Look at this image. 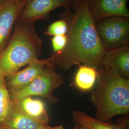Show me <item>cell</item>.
I'll use <instances>...</instances> for the list:
<instances>
[{
  "mask_svg": "<svg viewBox=\"0 0 129 129\" xmlns=\"http://www.w3.org/2000/svg\"><path fill=\"white\" fill-rule=\"evenodd\" d=\"M23 5L24 0H6L0 5V53L9 42Z\"/></svg>",
  "mask_w": 129,
  "mask_h": 129,
  "instance_id": "obj_7",
  "label": "cell"
},
{
  "mask_svg": "<svg viewBox=\"0 0 129 129\" xmlns=\"http://www.w3.org/2000/svg\"><path fill=\"white\" fill-rule=\"evenodd\" d=\"M102 66L113 70L120 76L129 78V45L106 51Z\"/></svg>",
  "mask_w": 129,
  "mask_h": 129,
  "instance_id": "obj_10",
  "label": "cell"
},
{
  "mask_svg": "<svg viewBox=\"0 0 129 129\" xmlns=\"http://www.w3.org/2000/svg\"><path fill=\"white\" fill-rule=\"evenodd\" d=\"M55 67L45 66L41 72L25 88L10 94L13 102H18L25 97L40 96L52 103H56L58 99L53 95L54 90L64 83L62 75L55 70Z\"/></svg>",
  "mask_w": 129,
  "mask_h": 129,
  "instance_id": "obj_4",
  "label": "cell"
},
{
  "mask_svg": "<svg viewBox=\"0 0 129 129\" xmlns=\"http://www.w3.org/2000/svg\"><path fill=\"white\" fill-rule=\"evenodd\" d=\"M129 0H88V9L94 20L112 16L129 18Z\"/></svg>",
  "mask_w": 129,
  "mask_h": 129,
  "instance_id": "obj_9",
  "label": "cell"
},
{
  "mask_svg": "<svg viewBox=\"0 0 129 129\" xmlns=\"http://www.w3.org/2000/svg\"><path fill=\"white\" fill-rule=\"evenodd\" d=\"M95 23L98 36L106 51L129 45V18L109 17Z\"/></svg>",
  "mask_w": 129,
  "mask_h": 129,
  "instance_id": "obj_5",
  "label": "cell"
},
{
  "mask_svg": "<svg viewBox=\"0 0 129 129\" xmlns=\"http://www.w3.org/2000/svg\"><path fill=\"white\" fill-rule=\"evenodd\" d=\"M74 0H24L18 20L24 23L35 24L38 21L48 20L51 12L58 8L73 9Z\"/></svg>",
  "mask_w": 129,
  "mask_h": 129,
  "instance_id": "obj_6",
  "label": "cell"
},
{
  "mask_svg": "<svg viewBox=\"0 0 129 129\" xmlns=\"http://www.w3.org/2000/svg\"><path fill=\"white\" fill-rule=\"evenodd\" d=\"M88 0H82L74 10L65 9L61 14L68 24L67 43L58 53H52L54 63L66 71L74 65L87 66L95 69L102 66L106 53L88 9Z\"/></svg>",
  "mask_w": 129,
  "mask_h": 129,
  "instance_id": "obj_1",
  "label": "cell"
},
{
  "mask_svg": "<svg viewBox=\"0 0 129 129\" xmlns=\"http://www.w3.org/2000/svg\"><path fill=\"white\" fill-rule=\"evenodd\" d=\"M45 125L47 123L27 115L21 110L18 102H13L9 115L4 122L0 125V128L4 129H37Z\"/></svg>",
  "mask_w": 129,
  "mask_h": 129,
  "instance_id": "obj_11",
  "label": "cell"
},
{
  "mask_svg": "<svg viewBox=\"0 0 129 129\" xmlns=\"http://www.w3.org/2000/svg\"><path fill=\"white\" fill-rule=\"evenodd\" d=\"M97 70L92 67L81 65L75 75L74 85L80 90L85 92L91 90L97 78Z\"/></svg>",
  "mask_w": 129,
  "mask_h": 129,
  "instance_id": "obj_13",
  "label": "cell"
},
{
  "mask_svg": "<svg viewBox=\"0 0 129 129\" xmlns=\"http://www.w3.org/2000/svg\"><path fill=\"white\" fill-rule=\"evenodd\" d=\"M48 126V125H43V126H42L41 127H40L39 128H37V129H46V128H47V126ZM0 129H2V128H0Z\"/></svg>",
  "mask_w": 129,
  "mask_h": 129,
  "instance_id": "obj_21",
  "label": "cell"
},
{
  "mask_svg": "<svg viewBox=\"0 0 129 129\" xmlns=\"http://www.w3.org/2000/svg\"><path fill=\"white\" fill-rule=\"evenodd\" d=\"M72 118L76 123L90 129H125L123 124H111L102 121L92 118L83 111H73Z\"/></svg>",
  "mask_w": 129,
  "mask_h": 129,
  "instance_id": "obj_14",
  "label": "cell"
},
{
  "mask_svg": "<svg viewBox=\"0 0 129 129\" xmlns=\"http://www.w3.org/2000/svg\"><path fill=\"white\" fill-rule=\"evenodd\" d=\"M5 1L6 0H0V5H1L2 4H3Z\"/></svg>",
  "mask_w": 129,
  "mask_h": 129,
  "instance_id": "obj_23",
  "label": "cell"
},
{
  "mask_svg": "<svg viewBox=\"0 0 129 129\" xmlns=\"http://www.w3.org/2000/svg\"><path fill=\"white\" fill-rule=\"evenodd\" d=\"M53 53H58L62 51L66 47L67 43V35L57 36L51 38Z\"/></svg>",
  "mask_w": 129,
  "mask_h": 129,
  "instance_id": "obj_17",
  "label": "cell"
},
{
  "mask_svg": "<svg viewBox=\"0 0 129 129\" xmlns=\"http://www.w3.org/2000/svg\"><path fill=\"white\" fill-rule=\"evenodd\" d=\"M75 129H90L88 127L84 126L82 125L79 124L78 123H76V126Z\"/></svg>",
  "mask_w": 129,
  "mask_h": 129,
  "instance_id": "obj_18",
  "label": "cell"
},
{
  "mask_svg": "<svg viewBox=\"0 0 129 129\" xmlns=\"http://www.w3.org/2000/svg\"><path fill=\"white\" fill-rule=\"evenodd\" d=\"M46 129H58V126H54V127H50V126H47Z\"/></svg>",
  "mask_w": 129,
  "mask_h": 129,
  "instance_id": "obj_20",
  "label": "cell"
},
{
  "mask_svg": "<svg viewBox=\"0 0 129 129\" xmlns=\"http://www.w3.org/2000/svg\"><path fill=\"white\" fill-rule=\"evenodd\" d=\"M82 0H74V6L73 9L74 10L77 7V6L79 5V4L82 1Z\"/></svg>",
  "mask_w": 129,
  "mask_h": 129,
  "instance_id": "obj_19",
  "label": "cell"
},
{
  "mask_svg": "<svg viewBox=\"0 0 129 129\" xmlns=\"http://www.w3.org/2000/svg\"><path fill=\"white\" fill-rule=\"evenodd\" d=\"M45 66L55 67L53 55L46 59H40L38 62L27 65V67L8 77L6 82L10 94L18 91L27 86L36 78Z\"/></svg>",
  "mask_w": 129,
  "mask_h": 129,
  "instance_id": "obj_8",
  "label": "cell"
},
{
  "mask_svg": "<svg viewBox=\"0 0 129 129\" xmlns=\"http://www.w3.org/2000/svg\"><path fill=\"white\" fill-rule=\"evenodd\" d=\"M58 129H64V127L62 126H61V125H60V126H58Z\"/></svg>",
  "mask_w": 129,
  "mask_h": 129,
  "instance_id": "obj_22",
  "label": "cell"
},
{
  "mask_svg": "<svg viewBox=\"0 0 129 129\" xmlns=\"http://www.w3.org/2000/svg\"><path fill=\"white\" fill-rule=\"evenodd\" d=\"M13 103L6 86L5 78L2 74H0V125L9 115Z\"/></svg>",
  "mask_w": 129,
  "mask_h": 129,
  "instance_id": "obj_15",
  "label": "cell"
},
{
  "mask_svg": "<svg viewBox=\"0 0 129 129\" xmlns=\"http://www.w3.org/2000/svg\"><path fill=\"white\" fill-rule=\"evenodd\" d=\"M97 84L90 101L96 108L95 119L106 122L129 112V79L102 66L97 70Z\"/></svg>",
  "mask_w": 129,
  "mask_h": 129,
  "instance_id": "obj_2",
  "label": "cell"
},
{
  "mask_svg": "<svg viewBox=\"0 0 129 129\" xmlns=\"http://www.w3.org/2000/svg\"><path fill=\"white\" fill-rule=\"evenodd\" d=\"M34 26L35 24L24 23L18 19L15 23L8 44L0 53V74L5 78L40 60L42 41Z\"/></svg>",
  "mask_w": 129,
  "mask_h": 129,
  "instance_id": "obj_3",
  "label": "cell"
},
{
  "mask_svg": "<svg viewBox=\"0 0 129 129\" xmlns=\"http://www.w3.org/2000/svg\"><path fill=\"white\" fill-rule=\"evenodd\" d=\"M18 103L21 110L27 115L47 124L49 122V116L43 101L28 97L22 99Z\"/></svg>",
  "mask_w": 129,
  "mask_h": 129,
  "instance_id": "obj_12",
  "label": "cell"
},
{
  "mask_svg": "<svg viewBox=\"0 0 129 129\" xmlns=\"http://www.w3.org/2000/svg\"><path fill=\"white\" fill-rule=\"evenodd\" d=\"M68 31V24L63 19L55 21L48 26L44 34L50 37L66 35Z\"/></svg>",
  "mask_w": 129,
  "mask_h": 129,
  "instance_id": "obj_16",
  "label": "cell"
}]
</instances>
